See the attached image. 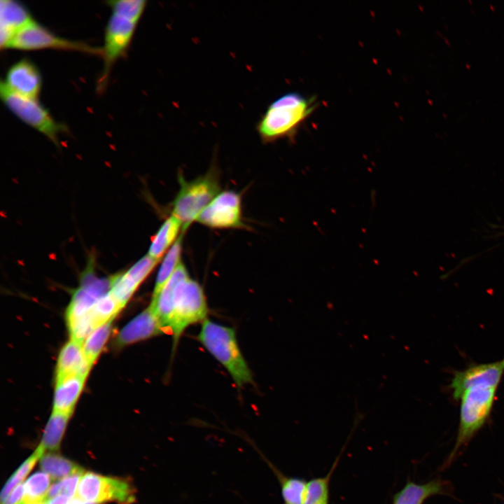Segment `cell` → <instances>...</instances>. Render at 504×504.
<instances>
[{
  "label": "cell",
  "mask_w": 504,
  "mask_h": 504,
  "mask_svg": "<svg viewBox=\"0 0 504 504\" xmlns=\"http://www.w3.org/2000/svg\"><path fill=\"white\" fill-rule=\"evenodd\" d=\"M196 222L213 229L246 228L241 194L232 190H221L202 211Z\"/></svg>",
  "instance_id": "cell-9"
},
{
  "label": "cell",
  "mask_w": 504,
  "mask_h": 504,
  "mask_svg": "<svg viewBox=\"0 0 504 504\" xmlns=\"http://www.w3.org/2000/svg\"><path fill=\"white\" fill-rule=\"evenodd\" d=\"M70 498H71L66 495H59L57 496L47 499L45 502V504H68Z\"/></svg>",
  "instance_id": "cell-32"
},
{
  "label": "cell",
  "mask_w": 504,
  "mask_h": 504,
  "mask_svg": "<svg viewBox=\"0 0 504 504\" xmlns=\"http://www.w3.org/2000/svg\"><path fill=\"white\" fill-rule=\"evenodd\" d=\"M75 496L97 504L110 501L132 504L136 499L134 487L129 480L104 476L92 471L83 473Z\"/></svg>",
  "instance_id": "cell-6"
},
{
  "label": "cell",
  "mask_w": 504,
  "mask_h": 504,
  "mask_svg": "<svg viewBox=\"0 0 504 504\" xmlns=\"http://www.w3.org/2000/svg\"><path fill=\"white\" fill-rule=\"evenodd\" d=\"M123 308L110 291L102 297L94 304L90 314L98 326L113 321L114 317Z\"/></svg>",
  "instance_id": "cell-27"
},
{
  "label": "cell",
  "mask_w": 504,
  "mask_h": 504,
  "mask_svg": "<svg viewBox=\"0 0 504 504\" xmlns=\"http://www.w3.org/2000/svg\"><path fill=\"white\" fill-rule=\"evenodd\" d=\"M164 330L154 311L148 307L122 328L116 342L118 346H125L161 335Z\"/></svg>",
  "instance_id": "cell-14"
},
{
  "label": "cell",
  "mask_w": 504,
  "mask_h": 504,
  "mask_svg": "<svg viewBox=\"0 0 504 504\" xmlns=\"http://www.w3.org/2000/svg\"><path fill=\"white\" fill-rule=\"evenodd\" d=\"M37 504H45V503H37Z\"/></svg>",
  "instance_id": "cell-34"
},
{
  "label": "cell",
  "mask_w": 504,
  "mask_h": 504,
  "mask_svg": "<svg viewBox=\"0 0 504 504\" xmlns=\"http://www.w3.org/2000/svg\"><path fill=\"white\" fill-rule=\"evenodd\" d=\"M6 86L14 92L38 99L41 88V77L33 62L22 59L13 64L7 71Z\"/></svg>",
  "instance_id": "cell-13"
},
{
  "label": "cell",
  "mask_w": 504,
  "mask_h": 504,
  "mask_svg": "<svg viewBox=\"0 0 504 504\" xmlns=\"http://www.w3.org/2000/svg\"><path fill=\"white\" fill-rule=\"evenodd\" d=\"M51 477L43 471H36L23 483V504L44 503L48 498Z\"/></svg>",
  "instance_id": "cell-24"
},
{
  "label": "cell",
  "mask_w": 504,
  "mask_h": 504,
  "mask_svg": "<svg viewBox=\"0 0 504 504\" xmlns=\"http://www.w3.org/2000/svg\"><path fill=\"white\" fill-rule=\"evenodd\" d=\"M83 472L70 475L54 483L50 487L47 499L59 495H66L69 498L74 497L76 495L80 478Z\"/></svg>",
  "instance_id": "cell-30"
},
{
  "label": "cell",
  "mask_w": 504,
  "mask_h": 504,
  "mask_svg": "<svg viewBox=\"0 0 504 504\" xmlns=\"http://www.w3.org/2000/svg\"><path fill=\"white\" fill-rule=\"evenodd\" d=\"M112 321L97 327L83 343L84 354L92 365L104 349L112 330Z\"/></svg>",
  "instance_id": "cell-25"
},
{
  "label": "cell",
  "mask_w": 504,
  "mask_h": 504,
  "mask_svg": "<svg viewBox=\"0 0 504 504\" xmlns=\"http://www.w3.org/2000/svg\"><path fill=\"white\" fill-rule=\"evenodd\" d=\"M442 484L437 480L424 484L408 482L393 497V504H422L430 496L442 492Z\"/></svg>",
  "instance_id": "cell-21"
},
{
  "label": "cell",
  "mask_w": 504,
  "mask_h": 504,
  "mask_svg": "<svg viewBox=\"0 0 504 504\" xmlns=\"http://www.w3.org/2000/svg\"><path fill=\"white\" fill-rule=\"evenodd\" d=\"M183 232L182 223L170 214L153 237L147 255L158 261L162 260Z\"/></svg>",
  "instance_id": "cell-18"
},
{
  "label": "cell",
  "mask_w": 504,
  "mask_h": 504,
  "mask_svg": "<svg viewBox=\"0 0 504 504\" xmlns=\"http://www.w3.org/2000/svg\"><path fill=\"white\" fill-rule=\"evenodd\" d=\"M33 19L27 9L13 0L0 1V45L6 48L8 43L23 27Z\"/></svg>",
  "instance_id": "cell-15"
},
{
  "label": "cell",
  "mask_w": 504,
  "mask_h": 504,
  "mask_svg": "<svg viewBox=\"0 0 504 504\" xmlns=\"http://www.w3.org/2000/svg\"><path fill=\"white\" fill-rule=\"evenodd\" d=\"M44 453L43 449L38 445L34 452L27 458L10 477L1 490L0 496L1 503L6 499L15 486L22 483L24 479L27 476Z\"/></svg>",
  "instance_id": "cell-26"
},
{
  "label": "cell",
  "mask_w": 504,
  "mask_h": 504,
  "mask_svg": "<svg viewBox=\"0 0 504 504\" xmlns=\"http://www.w3.org/2000/svg\"><path fill=\"white\" fill-rule=\"evenodd\" d=\"M267 463L280 483L284 504H303L308 482L301 478L285 476L272 463L270 462Z\"/></svg>",
  "instance_id": "cell-23"
},
{
  "label": "cell",
  "mask_w": 504,
  "mask_h": 504,
  "mask_svg": "<svg viewBox=\"0 0 504 504\" xmlns=\"http://www.w3.org/2000/svg\"><path fill=\"white\" fill-rule=\"evenodd\" d=\"M85 379L78 375H70L56 380L52 411L71 415Z\"/></svg>",
  "instance_id": "cell-17"
},
{
  "label": "cell",
  "mask_w": 504,
  "mask_h": 504,
  "mask_svg": "<svg viewBox=\"0 0 504 504\" xmlns=\"http://www.w3.org/2000/svg\"><path fill=\"white\" fill-rule=\"evenodd\" d=\"M0 96L5 105L18 118L57 144L59 134L66 128L57 122L38 99L14 92L3 80L0 83Z\"/></svg>",
  "instance_id": "cell-7"
},
{
  "label": "cell",
  "mask_w": 504,
  "mask_h": 504,
  "mask_svg": "<svg viewBox=\"0 0 504 504\" xmlns=\"http://www.w3.org/2000/svg\"><path fill=\"white\" fill-rule=\"evenodd\" d=\"M335 466V463L326 476L312 479L308 482L303 504H328L329 482Z\"/></svg>",
  "instance_id": "cell-28"
},
{
  "label": "cell",
  "mask_w": 504,
  "mask_h": 504,
  "mask_svg": "<svg viewBox=\"0 0 504 504\" xmlns=\"http://www.w3.org/2000/svg\"><path fill=\"white\" fill-rule=\"evenodd\" d=\"M24 496V484H18L1 504H23Z\"/></svg>",
  "instance_id": "cell-31"
},
{
  "label": "cell",
  "mask_w": 504,
  "mask_h": 504,
  "mask_svg": "<svg viewBox=\"0 0 504 504\" xmlns=\"http://www.w3.org/2000/svg\"><path fill=\"white\" fill-rule=\"evenodd\" d=\"M197 340L225 368L238 388L253 383L233 328L206 318L202 323Z\"/></svg>",
  "instance_id": "cell-4"
},
{
  "label": "cell",
  "mask_w": 504,
  "mask_h": 504,
  "mask_svg": "<svg viewBox=\"0 0 504 504\" xmlns=\"http://www.w3.org/2000/svg\"><path fill=\"white\" fill-rule=\"evenodd\" d=\"M70 416L69 414L52 411L38 444L44 451L55 452L59 449Z\"/></svg>",
  "instance_id": "cell-22"
},
{
  "label": "cell",
  "mask_w": 504,
  "mask_h": 504,
  "mask_svg": "<svg viewBox=\"0 0 504 504\" xmlns=\"http://www.w3.org/2000/svg\"><path fill=\"white\" fill-rule=\"evenodd\" d=\"M92 365L88 360L83 345L71 340L62 348L56 365V380L70 375L87 377Z\"/></svg>",
  "instance_id": "cell-16"
},
{
  "label": "cell",
  "mask_w": 504,
  "mask_h": 504,
  "mask_svg": "<svg viewBox=\"0 0 504 504\" xmlns=\"http://www.w3.org/2000/svg\"><path fill=\"white\" fill-rule=\"evenodd\" d=\"M504 374V358L489 363L470 364L455 372L449 384L460 400V422L454 451L468 442L488 419Z\"/></svg>",
  "instance_id": "cell-1"
},
{
  "label": "cell",
  "mask_w": 504,
  "mask_h": 504,
  "mask_svg": "<svg viewBox=\"0 0 504 504\" xmlns=\"http://www.w3.org/2000/svg\"><path fill=\"white\" fill-rule=\"evenodd\" d=\"M159 262L146 254L129 270L112 276L110 293L122 307Z\"/></svg>",
  "instance_id": "cell-12"
},
{
  "label": "cell",
  "mask_w": 504,
  "mask_h": 504,
  "mask_svg": "<svg viewBox=\"0 0 504 504\" xmlns=\"http://www.w3.org/2000/svg\"><path fill=\"white\" fill-rule=\"evenodd\" d=\"M136 22L112 14L107 23L102 56L104 66L102 81L105 80L111 67L127 50L136 26Z\"/></svg>",
  "instance_id": "cell-11"
},
{
  "label": "cell",
  "mask_w": 504,
  "mask_h": 504,
  "mask_svg": "<svg viewBox=\"0 0 504 504\" xmlns=\"http://www.w3.org/2000/svg\"><path fill=\"white\" fill-rule=\"evenodd\" d=\"M148 307L154 311L164 329L170 331L174 346L188 326L207 318L204 290L190 277L183 262Z\"/></svg>",
  "instance_id": "cell-2"
},
{
  "label": "cell",
  "mask_w": 504,
  "mask_h": 504,
  "mask_svg": "<svg viewBox=\"0 0 504 504\" xmlns=\"http://www.w3.org/2000/svg\"><path fill=\"white\" fill-rule=\"evenodd\" d=\"M6 48L22 50L62 49L102 55V48L99 49L84 43L61 38L34 20L17 32Z\"/></svg>",
  "instance_id": "cell-8"
},
{
  "label": "cell",
  "mask_w": 504,
  "mask_h": 504,
  "mask_svg": "<svg viewBox=\"0 0 504 504\" xmlns=\"http://www.w3.org/2000/svg\"><path fill=\"white\" fill-rule=\"evenodd\" d=\"M113 14L123 17L138 23L145 9L144 0H118L108 2Z\"/></svg>",
  "instance_id": "cell-29"
},
{
  "label": "cell",
  "mask_w": 504,
  "mask_h": 504,
  "mask_svg": "<svg viewBox=\"0 0 504 504\" xmlns=\"http://www.w3.org/2000/svg\"><path fill=\"white\" fill-rule=\"evenodd\" d=\"M185 233L186 232H182L175 244L162 259V262L155 279L151 301L156 299L163 287L182 262V246Z\"/></svg>",
  "instance_id": "cell-19"
},
{
  "label": "cell",
  "mask_w": 504,
  "mask_h": 504,
  "mask_svg": "<svg viewBox=\"0 0 504 504\" xmlns=\"http://www.w3.org/2000/svg\"><path fill=\"white\" fill-rule=\"evenodd\" d=\"M68 504H97V503L84 500L80 498L79 497L74 496V497L70 498V500L68 502Z\"/></svg>",
  "instance_id": "cell-33"
},
{
  "label": "cell",
  "mask_w": 504,
  "mask_h": 504,
  "mask_svg": "<svg viewBox=\"0 0 504 504\" xmlns=\"http://www.w3.org/2000/svg\"><path fill=\"white\" fill-rule=\"evenodd\" d=\"M316 106L314 97L297 92L279 97L268 106L257 124L259 136L264 143L293 138Z\"/></svg>",
  "instance_id": "cell-3"
},
{
  "label": "cell",
  "mask_w": 504,
  "mask_h": 504,
  "mask_svg": "<svg viewBox=\"0 0 504 504\" xmlns=\"http://www.w3.org/2000/svg\"><path fill=\"white\" fill-rule=\"evenodd\" d=\"M178 181L179 188L172 202L171 214L182 223L183 231L186 232L222 190L218 169L214 167L190 181H187L182 173H178Z\"/></svg>",
  "instance_id": "cell-5"
},
{
  "label": "cell",
  "mask_w": 504,
  "mask_h": 504,
  "mask_svg": "<svg viewBox=\"0 0 504 504\" xmlns=\"http://www.w3.org/2000/svg\"><path fill=\"white\" fill-rule=\"evenodd\" d=\"M93 262L82 275L80 286L74 293L66 309V321L69 323L88 314L97 302L111 289L112 276L98 278L94 275Z\"/></svg>",
  "instance_id": "cell-10"
},
{
  "label": "cell",
  "mask_w": 504,
  "mask_h": 504,
  "mask_svg": "<svg viewBox=\"0 0 504 504\" xmlns=\"http://www.w3.org/2000/svg\"><path fill=\"white\" fill-rule=\"evenodd\" d=\"M41 471L54 480H61L70 475L83 472L84 470L75 462L55 452L44 453L39 459Z\"/></svg>",
  "instance_id": "cell-20"
}]
</instances>
